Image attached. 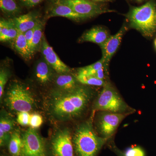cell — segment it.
<instances>
[{
  "instance_id": "8fae6325",
  "label": "cell",
  "mask_w": 156,
  "mask_h": 156,
  "mask_svg": "<svg viewBox=\"0 0 156 156\" xmlns=\"http://www.w3.org/2000/svg\"><path fill=\"white\" fill-rule=\"evenodd\" d=\"M40 48L45 61L58 74H68L70 72V69L58 57L44 36Z\"/></svg>"
},
{
  "instance_id": "52a82bcc",
  "label": "cell",
  "mask_w": 156,
  "mask_h": 156,
  "mask_svg": "<svg viewBox=\"0 0 156 156\" xmlns=\"http://www.w3.org/2000/svg\"><path fill=\"white\" fill-rule=\"evenodd\" d=\"M130 114L101 112L98 121V127L101 136L107 139L111 137L116 131L120 123Z\"/></svg>"
},
{
  "instance_id": "d6986e66",
  "label": "cell",
  "mask_w": 156,
  "mask_h": 156,
  "mask_svg": "<svg viewBox=\"0 0 156 156\" xmlns=\"http://www.w3.org/2000/svg\"><path fill=\"white\" fill-rule=\"evenodd\" d=\"M22 147V136L20 135L19 131H14L9 139V152L13 156H21Z\"/></svg>"
},
{
  "instance_id": "9a60e30c",
  "label": "cell",
  "mask_w": 156,
  "mask_h": 156,
  "mask_svg": "<svg viewBox=\"0 0 156 156\" xmlns=\"http://www.w3.org/2000/svg\"><path fill=\"white\" fill-rule=\"evenodd\" d=\"M53 70L45 60L40 61L37 64L35 69L37 80L43 85L48 83L52 80Z\"/></svg>"
},
{
  "instance_id": "484cf974",
  "label": "cell",
  "mask_w": 156,
  "mask_h": 156,
  "mask_svg": "<svg viewBox=\"0 0 156 156\" xmlns=\"http://www.w3.org/2000/svg\"><path fill=\"white\" fill-rule=\"evenodd\" d=\"M9 78V73L7 71L1 69L0 71V98L2 97L5 86L8 82Z\"/></svg>"
},
{
  "instance_id": "277c9868",
  "label": "cell",
  "mask_w": 156,
  "mask_h": 156,
  "mask_svg": "<svg viewBox=\"0 0 156 156\" xmlns=\"http://www.w3.org/2000/svg\"><path fill=\"white\" fill-rule=\"evenodd\" d=\"M94 109L116 113L131 114L134 110L123 100L117 90L110 84L106 83L98 97Z\"/></svg>"
},
{
  "instance_id": "e575fe53",
  "label": "cell",
  "mask_w": 156,
  "mask_h": 156,
  "mask_svg": "<svg viewBox=\"0 0 156 156\" xmlns=\"http://www.w3.org/2000/svg\"><path fill=\"white\" fill-rule=\"evenodd\" d=\"M154 44L155 46V48H156V39H155V40L154 41Z\"/></svg>"
},
{
  "instance_id": "7c38bea8",
  "label": "cell",
  "mask_w": 156,
  "mask_h": 156,
  "mask_svg": "<svg viewBox=\"0 0 156 156\" xmlns=\"http://www.w3.org/2000/svg\"><path fill=\"white\" fill-rule=\"evenodd\" d=\"M48 17H66L77 21L87 18L76 13L69 6L61 2L59 0L53 2L48 10Z\"/></svg>"
},
{
  "instance_id": "7402d4cb",
  "label": "cell",
  "mask_w": 156,
  "mask_h": 156,
  "mask_svg": "<svg viewBox=\"0 0 156 156\" xmlns=\"http://www.w3.org/2000/svg\"><path fill=\"white\" fill-rule=\"evenodd\" d=\"M75 78L78 82L84 85L104 87L106 84L105 80L98 79L93 76L77 74Z\"/></svg>"
},
{
  "instance_id": "9c48e42d",
  "label": "cell",
  "mask_w": 156,
  "mask_h": 156,
  "mask_svg": "<svg viewBox=\"0 0 156 156\" xmlns=\"http://www.w3.org/2000/svg\"><path fill=\"white\" fill-rule=\"evenodd\" d=\"M72 137L68 129L58 131L52 141V150L54 156H73Z\"/></svg>"
},
{
  "instance_id": "cb8c5ba5",
  "label": "cell",
  "mask_w": 156,
  "mask_h": 156,
  "mask_svg": "<svg viewBox=\"0 0 156 156\" xmlns=\"http://www.w3.org/2000/svg\"><path fill=\"white\" fill-rule=\"evenodd\" d=\"M10 20L2 19L0 21V41L5 42V39L9 28Z\"/></svg>"
},
{
  "instance_id": "f546056e",
  "label": "cell",
  "mask_w": 156,
  "mask_h": 156,
  "mask_svg": "<svg viewBox=\"0 0 156 156\" xmlns=\"http://www.w3.org/2000/svg\"><path fill=\"white\" fill-rule=\"evenodd\" d=\"M23 5L28 8H32L38 5L44 0H20Z\"/></svg>"
},
{
  "instance_id": "5b68a950",
  "label": "cell",
  "mask_w": 156,
  "mask_h": 156,
  "mask_svg": "<svg viewBox=\"0 0 156 156\" xmlns=\"http://www.w3.org/2000/svg\"><path fill=\"white\" fill-rule=\"evenodd\" d=\"M5 101L11 110L17 112H30L35 105L34 98L30 91L18 83H14L9 87Z\"/></svg>"
},
{
  "instance_id": "1f68e13d",
  "label": "cell",
  "mask_w": 156,
  "mask_h": 156,
  "mask_svg": "<svg viewBox=\"0 0 156 156\" xmlns=\"http://www.w3.org/2000/svg\"><path fill=\"white\" fill-rule=\"evenodd\" d=\"M113 149L114 150L115 153L118 156H126L124 154V153L122 152V151H120V150L113 146Z\"/></svg>"
},
{
  "instance_id": "4dcf8cb0",
  "label": "cell",
  "mask_w": 156,
  "mask_h": 156,
  "mask_svg": "<svg viewBox=\"0 0 156 156\" xmlns=\"http://www.w3.org/2000/svg\"><path fill=\"white\" fill-rule=\"evenodd\" d=\"M105 70H106L105 69L104 67L101 68L97 70L93 76L98 78V79L104 80L105 77Z\"/></svg>"
},
{
  "instance_id": "44dd1931",
  "label": "cell",
  "mask_w": 156,
  "mask_h": 156,
  "mask_svg": "<svg viewBox=\"0 0 156 156\" xmlns=\"http://www.w3.org/2000/svg\"><path fill=\"white\" fill-rule=\"evenodd\" d=\"M1 11L7 15L13 16L19 14L20 9L15 0H0Z\"/></svg>"
},
{
  "instance_id": "3957f363",
  "label": "cell",
  "mask_w": 156,
  "mask_h": 156,
  "mask_svg": "<svg viewBox=\"0 0 156 156\" xmlns=\"http://www.w3.org/2000/svg\"><path fill=\"white\" fill-rule=\"evenodd\" d=\"M107 140L98 135L90 121L78 126L73 137V143L78 156H96Z\"/></svg>"
},
{
  "instance_id": "d6a6232c",
  "label": "cell",
  "mask_w": 156,
  "mask_h": 156,
  "mask_svg": "<svg viewBox=\"0 0 156 156\" xmlns=\"http://www.w3.org/2000/svg\"><path fill=\"white\" fill-rule=\"evenodd\" d=\"M131 1L135 2L136 3H141L144 2H148L149 0H131Z\"/></svg>"
},
{
  "instance_id": "ba28073f",
  "label": "cell",
  "mask_w": 156,
  "mask_h": 156,
  "mask_svg": "<svg viewBox=\"0 0 156 156\" xmlns=\"http://www.w3.org/2000/svg\"><path fill=\"white\" fill-rule=\"evenodd\" d=\"M59 1L69 6L76 13L86 18L115 11L104 8L90 0H59Z\"/></svg>"
},
{
  "instance_id": "4fadbf2b",
  "label": "cell",
  "mask_w": 156,
  "mask_h": 156,
  "mask_svg": "<svg viewBox=\"0 0 156 156\" xmlns=\"http://www.w3.org/2000/svg\"><path fill=\"white\" fill-rule=\"evenodd\" d=\"M12 20L18 31L23 33L35 27L41 22L38 15L34 12L20 15L14 17Z\"/></svg>"
},
{
  "instance_id": "6da1fadb",
  "label": "cell",
  "mask_w": 156,
  "mask_h": 156,
  "mask_svg": "<svg viewBox=\"0 0 156 156\" xmlns=\"http://www.w3.org/2000/svg\"><path fill=\"white\" fill-rule=\"evenodd\" d=\"M92 97V92L85 87L78 86L71 91L62 90L51 98L50 111L58 119H75L83 113Z\"/></svg>"
},
{
  "instance_id": "8992f818",
  "label": "cell",
  "mask_w": 156,
  "mask_h": 156,
  "mask_svg": "<svg viewBox=\"0 0 156 156\" xmlns=\"http://www.w3.org/2000/svg\"><path fill=\"white\" fill-rule=\"evenodd\" d=\"M22 138L21 156H46L44 141L34 128L26 130Z\"/></svg>"
},
{
  "instance_id": "ffe728a7",
  "label": "cell",
  "mask_w": 156,
  "mask_h": 156,
  "mask_svg": "<svg viewBox=\"0 0 156 156\" xmlns=\"http://www.w3.org/2000/svg\"><path fill=\"white\" fill-rule=\"evenodd\" d=\"M43 28L44 23L41 21L37 25L34 32L31 47L30 48V53L32 56L41 48L43 37Z\"/></svg>"
},
{
  "instance_id": "ac0fdd59",
  "label": "cell",
  "mask_w": 156,
  "mask_h": 156,
  "mask_svg": "<svg viewBox=\"0 0 156 156\" xmlns=\"http://www.w3.org/2000/svg\"><path fill=\"white\" fill-rule=\"evenodd\" d=\"M77 80L75 77L68 74H59L56 80L57 87L62 91H71L75 89L78 86Z\"/></svg>"
},
{
  "instance_id": "e0dca14e",
  "label": "cell",
  "mask_w": 156,
  "mask_h": 156,
  "mask_svg": "<svg viewBox=\"0 0 156 156\" xmlns=\"http://www.w3.org/2000/svg\"><path fill=\"white\" fill-rule=\"evenodd\" d=\"M14 126V121L11 118L2 116L0 120V144L2 146L10 139V135Z\"/></svg>"
},
{
  "instance_id": "f1b7e54d",
  "label": "cell",
  "mask_w": 156,
  "mask_h": 156,
  "mask_svg": "<svg viewBox=\"0 0 156 156\" xmlns=\"http://www.w3.org/2000/svg\"><path fill=\"white\" fill-rule=\"evenodd\" d=\"M36 26L33 28L27 31L24 33V36H25L26 39L27 41V44H28L29 48L30 50V51L33 37L34 32L35 30Z\"/></svg>"
},
{
  "instance_id": "d4e9b609",
  "label": "cell",
  "mask_w": 156,
  "mask_h": 156,
  "mask_svg": "<svg viewBox=\"0 0 156 156\" xmlns=\"http://www.w3.org/2000/svg\"><path fill=\"white\" fill-rule=\"evenodd\" d=\"M31 115L28 112H17V122L23 126L30 125Z\"/></svg>"
},
{
  "instance_id": "603a6c76",
  "label": "cell",
  "mask_w": 156,
  "mask_h": 156,
  "mask_svg": "<svg viewBox=\"0 0 156 156\" xmlns=\"http://www.w3.org/2000/svg\"><path fill=\"white\" fill-rule=\"evenodd\" d=\"M104 67V62L102 59H101L99 61L92 65L81 68L78 70L77 74L86 76H93L97 70Z\"/></svg>"
},
{
  "instance_id": "7a4b0ae2",
  "label": "cell",
  "mask_w": 156,
  "mask_h": 156,
  "mask_svg": "<svg viewBox=\"0 0 156 156\" xmlns=\"http://www.w3.org/2000/svg\"><path fill=\"white\" fill-rule=\"evenodd\" d=\"M131 28L144 36L152 37L156 32V2L149 0L139 7L131 6L125 15Z\"/></svg>"
},
{
  "instance_id": "2e32d148",
  "label": "cell",
  "mask_w": 156,
  "mask_h": 156,
  "mask_svg": "<svg viewBox=\"0 0 156 156\" xmlns=\"http://www.w3.org/2000/svg\"><path fill=\"white\" fill-rule=\"evenodd\" d=\"M13 48L26 60L30 59L32 56L30 50L24 36V33L18 31V34L13 41Z\"/></svg>"
},
{
  "instance_id": "30bf717a",
  "label": "cell",
  "mask_w": 156,
  "mask_h": 156,
  "mask_svg": "<svg viewBox=\"0 0 156 156\" xmlns=\"http://www.w3.org/2000/svg\"><path fill=\"white\" fill-rule=\"evenodd\" d=\"M127 29L128 27L125 23L117 34L110 36L106 41L100 45L102 54L101 59L103 61L104 67L106 70L108 69L112 57L119 47L122 38Z\"/></svg>"
},
{
  "instance_id": "83f0119b",
  "label": "cell",
  "mask_w": 156,
  "mask_h": 156,
  "mask_svg": "<svg viewBox=\"0 0 156 156\" xmlns=\"http://www.w3.org/2000/svg\"><path fill=\"white\" fill-rule=\"evenodd\" d=\"M124 154L126 156H145L144 151L139 147L129 148Z\"/></svg>"
},
{
  "instance_id": "4316f807",
  "label": "cell",
  "mask_w": 156,
  "mask_h": 156,
  "mask_svg": "<svg viewBox=\"0 0 156 156\" xmlns=\"http://www.w3.org/2000/svg\"><path fill=\"white\" fill-rule=\"evenodd\" d=\"M43 122V118L41 115L38 114H34L31 115L30 122V126L31 128L34 129L38 128L41 126Z\"/></svg>"
},
{
  "instance_id": "5bb4252c",
  "label": "cell",
  "mask_w": 156,
  "mask_h": 156,
  "mask_svg": "<svg viewBox=\"0 0 156 156\" xmlns=\"http://www.w3.org/2000/svg\"><path fill=\"white\" fill-rule=\"evenodd\" d=\"M110 36L105 28L100 27H95L85 32L81 37L80 41L92 42L100 46L106 41Z\"/></svg>"
},
{
  "instance_id": "836d02e7",
  "label": "cell",
  "mask_w": 156,
  "mask_h": 156,
  "mask_svg": "<svg viewBox=\"0 0 156 156\" xmlns=\"http://www.w3.org/2000/svg\"><path fill=\"white\" fill-rule=\"evenodd\" d=\"M94 2H111V0H92Z\"/></svg>"
}]
</instances>
